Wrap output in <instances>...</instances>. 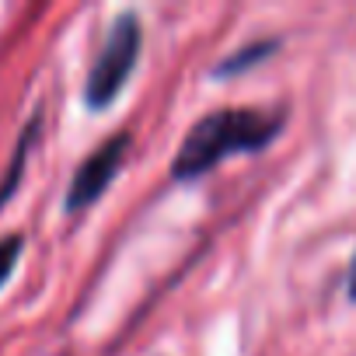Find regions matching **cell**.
Instances as JSON below:
<instances>
[{
    "instance_id": "cell-1",
    "label": "cell",
    "mask_w": 356,
    "mask_h": 356,
    "mask_svg": "<svg viewBox=\"0 0 356 356\" xmlns=\"http://www.w3.org/2000/svg\"><path fill=\"white\" fill-rule=\"evenodd\" d=\"M283 129V112L276 108H220L203 115L182 140L171 164L178 182L200 178L234 154L266 150Z\"/></svg>"
},
{
    "instance_id": "cell-5",
    "label": "cell",
    "mask_w": 356,
    "mask_h": 356,
    "mask_svg": "<svg viewBox=\"0 0 356 356\" xmlns=\"http://www.w3.org/2000/svg\"><path fill=\"white\" fill-rule=\"evenodd\" d=\"M18 255H22V238H18V234H11V238L0 241V286H4V283H8V276L15 273Z\"/></svg>"
},
{
    "instance_id": "cell-4",
    "label": "cell",
    "mask_w": 356,
    "mask_h": 356,
    "mask_svg": "<svg viewBox=\"0 0 356 356\" xmlns=\"http://www.w3.org/2000/svg\"><path fill=\"white\" fill-rule=\"evenodd\" d=\"M273 49H276V42H269V39H266V42H255V46H248V49H238V53H234L227 63H220V70H217V74H220V77L241 74V70H248V67L262 63V60H266Z\"/></svg>"
},
{
    "instance_id": "cell-2",
    "label": "cell",
    "mask_w": 356,
    "mask_h": 356,
    "mask_svg": "<svg viewBox=\"0 0 356 356\" xmlns=\"http://www.w3.org/2000/svg\"><path fill=\"white\" fill-rule=\"evenodd\" d=\"M140 46H143V29L136 15H119L91 74H88V105L91 108H105L119 98V91L126 88V77L133 74L136 60H140Z\"/></svg>"
},
{
    "instance_id": "cell-6",
    "label": "cell",
    "mask_w": 356,
    "mask_h": 356,
    "mask_svg": "<svg viewBox=\"0 0 356 356\" xmlns=\"http://www.w3.org/2000/svg\"><path fill=\"white\" fill-rule=\"evenodd\" d=\"M346 293H349V300L356 304V255H353V266H349V280H346Z\"/></svg>"
},
{
    "instance_id": "cell-3",
    "label": "cell",
    "mask_w": 356,
    "mask_h": 356,
    "mask_svg": "<svg viewBox=\"0 0 356 356\" xmlns=\"http://www.w3.org/2000/svg\"><path fill=\"white\" fill-rule=\"evenodd\" d=\"M126 150H129V136L119 133V136H112L105 147H98V150L77 168L74 182H70V189H67V210H84V207H91V203L112 186V178H115L119 168H122Z\"/></svg>"
}]
</instances>
